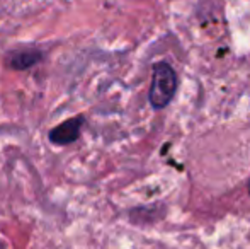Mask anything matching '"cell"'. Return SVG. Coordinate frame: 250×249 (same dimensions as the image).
Wrapping results in <instances>:
<instances>
[{
	"instance_id": "obj_1",
	"label": "cell",
	"mask_w": 250,
	"mask_h": 249,
	"mask_svg": "<svg viewBox=\"0 0 250 249\" xmlns=\"http://www.w3.org/2000/svg\"><path fill=\"white\" fill-rule=\"evenodd\" d=\"M177 91V73L168 63L160 62L153 67V80H151L148 99L155 110L165 108Z\"/></svg>"
},
{
	"instance_id": "obj_2",
	"label": "cell",
	"mask_w": 250,
	"mask_h": 249,
	"mask_svg": "<svg viewBox=\"0 0 250 249\" xmlns=\"http://www.w3.org/2000/svg\"><path fill=\"white\" fill-rule=\"evenodd\" d=\"M85 123V118L82 114L79 116H73V118H68L65 120L63 123L53 126L48 133V138L53 145H58V147H65V145H70V143L77 142L82 133V126Z\"/></svg>"
},
{
	"instance_id": "obj_3",
	"label": "cell",
	"mask_w": 250,
	"mask_h": 249,
	"mask_svg": "<svg viewBox=\"0 0 250 249\" xmlns=\"http://www.w3.org/2000/svg\"><path fill=\"white\" fill-rule=\"evenodd\" d=\"M44 60V51L36 46L14 48L5 55V65L17 72H24Z\"/></svg>"
},
{
	"instance_id": "obj_4",
	"label": "cell",
	"mask_w": 250,
	"mask_h": 249,
	"mask_svg": "<svg viewBox=\"0 0 250 249\" xmlns=\"http://www.w3.org/2000/svg\"><path fill=\"white\" fill-rule=\"evenodd\" d=\"M249 189H250V184H249Z\"/></svg>"
}]
</instances>
